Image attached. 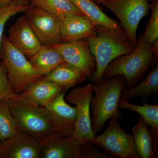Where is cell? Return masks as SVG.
Returning <instances> with one entry per match:
<instances>
[{"mask_svg": "<svg viewBox=\"0 0 158 158\" xmlns=\"http://www.w3.org/2000/svg\"><path fill=\"white\" fill-rule=\"evenodd\" d=\"M96 34L87 38L90 52L96 62V69L90 78L93 84L101 82L108 65L116 58L129 54L133 47L123 30L96 25Z\"/></svg>", "mask_w": 158, "mask_h": 158, "instance_id": "1", "label": "cell"}, {"mask_svg": "<svg viewBox=\"0 0 158 158\" xmlns=\"http://www.w3.org/2000/svg\"><path fill=\"white\" fill-rule=\"evenodd\" d=\"M91 84L95 94L90 100L91 125L94 133L96 134L102 131L109 119L122 118L118 110V102L122 90L127 85L122 76L103 79L97 85Z\"/></svg>", "mask_w": 158, "mask_h": 158, "instance_id": "2", "label": "cell"}, {"mask_svg": "<svg viewBox=\"0 0 158 158\" xmlns=\"http://www.w3.org/2000/svg\"><path fill=\"white\" fill-rule=\"evenodd\" d=\"M156 58L152 44L145 42L141 36L131 52L120 56L110 62L105 69L102 80L122 76L127 87L134 86Z\"/></svg>", "mask_w": 158, "mask_h": 158, "instance_id": "3", "label": "cell"}, {"mask_svg": "<svg viewBox=\"0 0 158 158\" xmlns=\"http://www.w3.org/2000/svg\"><path fill=\"white\" fill-rule=\"evenodd\" d=\"M19 131L39 142L58 134L51 123L48 110L25 100L8 101Z\"/></svg>", "mask_w": 158, "mask_h": 158, "instance_id": "4", "label": "cell"}, {"mask_svg": "<svg viewBox=\"0 0 158 158\" xmlns=\"http://www.w3.org/2000/svg\"><path fill=\"white\" fill-rule=\"evenodd\" d=\"M0 59L6 66L10 84L17 94L44 77L37 73L25 56L12 45L6 35H3L0 47Z\"/></svg>", "mask_w": 158, "mask_h": 158, "instance_id": "5", "label": "cell"}, {"mask_svg": "<svg viewBox=\"0 0 158 158\" xmlns=\"http://www.w3.org/2000/svg\"><path fill=\"white\" fill-rule=\"evenodd\" d=\"M102 6L112 11L134 48L137 45V31L139 23L151 9L148 0H105Z\"/></svg>", "mask_w": 158, "mask_h": 158, "instance_id": "6", "label": "cell"}, {"mask_svg": "<svg viewBox=\"0 0 158 158\" xmlns=\"http://www.w3.org/2000/svg\"><path fill=\"white\" fill-rule=\"evenodd\" d=\"M91 83L83 87H77L65 98V101L75 105L77 110L73 138L81 144H95V134L94 133L90 115V102L93 93Z\"/></svg>", "mask_w": 158, "mask_h": 158, "instance_id": "7", "label": "cell"}, {"mask_svg": "<svg viewBox=\"0 0 158 158\" xmlns=\"http://www.w3.org/2000/svg\"><path fill=\"white\" fill-rule=\"evenodd\" d=\"M94 142L113 158H140L132 135L125 131L118 119H110L107 128L99 135L95 136Z\"/></svg>", "mask_w": 158, "mask_h": 158, "instance_id": "8", "label": "cell"}, {"mask_svg": "<svg viewBox=\"0 0 158 158\" xmlns=\"http://www.w3.org/2000/svg\"><path fill=\"white\" fill-rule=\"evenodd\" d=\"M24 12L27 22L42 45H51L62 42L61 21L58 16L31 6Z\"/></svg>", "mask_w": 158, "mask_h": 158, "instance_id": "9", "label": "cell"}, {"mask_svg": "<svg viewBox=\"0 0 158 158\" xmlns=\"http://www.w3.org/2000/svg\"><path fill=\"white\" fill-rule=\"evenodd\" d=\"M62 55L65 62L71 64L90 79L96 69V62L87 39L61 42L50 45Z\"/></svg>", "mask_w": 158, "mask_h": 158, "instance_id": "10", "label": "cell"}, {"mask_svg": "<svg viewBox=\"0 0 158 158\" xmlns=\"http://www.w3.org/2000/svg\"><path fill=\"white\" fill-rule=\"evenodd\" d=\"M63 92L45 108L48 110L51 123L59 135L73 136L77 117L76 106L72 107L67 103Z\"/></svg>", "mask_w": 158, "mask_h": 158, "instance_id": "11", "label": "cell"}, {"mask_svg": "<svg viewBox=\"0 0 158 158\" xmlns=\"http://www.w3.org/2000/svg\"><path fill=\"white\" fill-rule=\"evenodd\" d=\"M41 143L22 132L2 141L0 158H41Z\"/></svg>", "mask_w": 158, "mask_h": 158, "instance_id": "12", "label": "cell"}, {"mask_svg": "<svg viewBox=\"0 0 158 158\" xmlns=\"http://www.w3.org/2000/svg\"><path fill=\"white\" fill-rule=\"evenodd\" d=\"M7 37L14 47L29 58L36 53L42 45L24 15L19 18L11 26Z\"/></svg>", "mask_w": 158, "mask_h": 158, "instance_id": "13", "label": "cell"}, {"mask_svg": "<svg viewBox=\"0 0 158 158\" xmlns=\"http://www.w3.org/2000/svg\"><path fill=\"white\" fill-rule=\"evenodd\" d=\"M40 143L41 158H82L81 144L73 136L56 134Z\"/></svg>", "mask_w": 158, "mask_h": 158, "instance_id": "14", "label": "cell"}, {"mask_svg": "<svg viewBox=\"0 0 158 158\" xmlns=\"http://www.w3.org/2000/svg\"><path fill=\"white\" fill-rule=\"evenodd\" d=\"M60 21L62 42L87 39L96 35V25L83 15H69L60 19Z\"/></svg>", "mask_w": 158, "mask_h": 158, "instance_id": "15", "label": "cell"}, {"mask_svg": "<svg viewBox=\"0 0 158 158\" xmlns=\"http://www.w3.org/2000/svg\"><path fill=\"white\" fill-rule=\"evenodd\" d=\"M68 89L44 77L31 84L19 95L27 101L45 107Z\"/></svg>", "mask_w": 158, "mask_h": 158, "instance_id": "16", "label": "cell"}, {"mask_svg": "<svg viewBox=\"0 0 158 158\" xmlns=\"http://www.w3.org/2000/svg\"><path fill=\"white\" fill-rule=\"evenodd\" d=\"M118 107L121 109H127L136 112L141 115L145 123L150 127L149 129L152 138L155 151H158V105L144 103L143 106H138L129 102L127 101L119 99Z\"/></svg>", "mask_w": 158, "mask_h": 158, "instance_id": "17", "label": "cell"}, {"mask_svg": "<svg viewBox=\"0 0 158 158\" xmlns=\"http://www.w3.org/2000/svg\"><path fill=\"white\" fill-rule=\"evenodd\" d=\"M29 61L37 73L43 77L65 62L56 49L50 45H44L30 58Z\"/></svg>", "mask_w": 158, "mask_h": 158, "instance_id": "18", "label": "cell"}, {"mask_svg": "<svg viewBox=\"0 0 158 158\" xmlns=\"http://www.w3.org/2000/svg\"><path fill=\"white\" fill-rule=\"evenodd\" d=\"M158 92V65L157 63L142 81L135 86L123 88L120 99L128 101L137 97H141L144 102H146L150 97Z\"/></svg>", "mask_w": 158, "mask_h": 158, "instance_id": "19", "label": "cell"}, {"mask_svg": "<svg viewBox=\"0 0 158 158\" xmlns=\"http://www.w3.org/2000/svg\"><path fill=\"white\" fill-rule=\"evenodd\" d=\"M44 78L68 89L85 82L87 79L81 71L65 62L57 66Z\"/></svg>", "mask_w": 158, "mask_h": 158, "instance_id": "20", "label": "cell"}, {"mask_svg": "<svg viewBox=\"0 0 158 158\" xmlns=\"http://www.w3.org/2000/svg\"><path fill=\"white\" fill-rule=\"evenodd\" d=\"M83 15L96 25L123 30L120 24L109 17L93 0H70Z\"/></svg>", "mask_w": 158, "mask_h": 158, "instance_id": "21", "label": "cell"}, {"mask_svg": "<svg viewBox=\"0 0 158 158\" xmlns=\"http://www.w3.org/2000/svg\"><path fill=\"white\" fill-rule=\"evenodd\" d=\"M132 136L136 152L139 158H157L158 154L155 151L148 126L141 116L132 128Z\"/></svg>", "mask_w": 158, "mask_h": 158, "instance_id": "22", "label": "cell"}, {"mask_svg": "<svg viewBox=\"0 0 158 158\" xmlns=\"http://www.w3.org/2000/svg\"><path fill=\"white\" fill-rule=\"evenodd\" d=\"M29 5L48 11L60 19L69 15H83L70 0H30Z\"/></svg>", "mask_w": 158, "mask_h": 158, "instance_id": "23", "label": "cell"}, {"mask_svg": "<svg viewBox=\"0 0 158 158\" xmlns=\"http://www.w3.org/2000/svg\"><path fill=\"white\" fill-rule=\"evenodd\" d=\"M19 131L8 101L0 100V140L1 142L13 137Z\"/></svg>", "mask_w": 158, "mask_h": 158, "instance_id": "24", "label": "cell"}, {"mask_svg": "<svg viewBox=\"0 0 158 158\" xmlns=\"http://www.w3.org/2000/svg\"><path fill=\"white\" fill-rule=\"evenodd\" d=\"M31 6L22 4L18 0H12L8 6L0 9V47L2 44L3 33L7 22L10 18L20 12H24Z\"/></svg>", "mask_w": 158, "mask_h": 158, "instance_id": "25", "label": "cell"}, {"mask_svg": "<svg viewBox=\"0 0 158 158\" xmlns=\"http://www.w3.org/2000/svg\"><path fill=\"white\" fill-rule=\"evenodd\" d=\"M18 100L25 99L15 92L8 78L6 66L0 60V100L8 101Z\"/></svg>", "mask_w": 158, "mask_h": 158, "instance_id": "26", "label": "cell"}, {"mask_svg": "<svg viewBox=\"0 0 158 158\" xmlns=\"http://www.w3.org/2000/svg\"><path fill=\"white\" fill-rule=\"evenodd\" d=\"M151 9V14L141 37L145 42L152 44L158 40V1L152 3Z\"/></svg>", "mask_w": 158, "mask_h": 158, "instance_id": "27", "label": "cell"}, {"mask_svg": "<svg viewBox=\"0 0 158 158\" xmlns=\"http://www.w3.org/2000/svg\"><path fill=\"white\" fill-rule=\"evenodd\" d=\"M82 158H113L106 153H102L94 144H81Z\"/></svg>", "mask_w": 158, "mask_h": 158, "instance_id": "28", "label": "cell"}, {"mask_svg": "<svg viewBox=\"0 0 158 158\" xmlns=\"http://www.w3.org/2000/svg\"><path fill=\"white\" fill-rule=\"evenodd\" d=\"M12 1V0H0V9L9 5Z\"/></svg>", "mask_w": 158, "mask_h": 158, "instance_id": "29", "label": "cell"}, {"mask_svg": "<svg viewBox=\"0 0 158 158\" xmlns=\"http://www.w3.org/2000/svg\"><path fill=\"white\" fill-rule=\"evenodd\" d=\"M21 3L24 5H29V2L30 0H18Z\"/></svg>", "mask_w": 158, "mask_h": 158, "instance_id": "30", "label": "cell"}, {"mask_svg": "<svg viewBox=\"0 0 158 158\" xmlns=\"http://www.w3.org/2000/svg\"><path fill=\"white\" fill-rule=\"evenodd\" d=\"M98 4H101L103 1H105V0H94Z\"/></svg>", "mask_w": 158, "mask_h": 158, "instance_id": "31", "label": "cell"}, {"mask_svg": "<svg viewBox=\"0 0 158 158\" xmlns=\"http://www.w3.org/2000/svg\"><path fill=\"white\" fill-rule=\"evenodd\" d=\"M148 2H156V1H158V0H148Z\"/></svg>", "mask_w": 158, "mask_h": 158, "instance_id": "32", "label": "cell"}, {"mask_svg": "<svg viewBox=\"0 0 158 158\" xmlns=\"http://www.w3.org/2000/svg\"><path fill=\"white\" fill-rule=\"evenodd\" d=\"M1 142H1V140H0V144H1Z\"/></svg>", "mask_w": 158, "mask_h": 158, "instance_id": "33", "label": "cell"}]
</instances>
